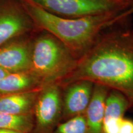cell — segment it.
I'll list each match as a JSON object with an SVG mask.
<instances>
[{
	"mask_svg": "<svg viewBox=\"0 0 133 133\" xmlns=\"http://www.w3.org/2000/svg\"><path fill=\"white\" fill-rule=\"evenodd\" d=\"M102 33L78 59L71 73L57 84L61 88L87 80L122 93L133 107V29Z\"/></svg>",
	"mask_w": 133,
	"mask_h": 133,
	"instance_id": "obj_1",
	"label": "cell"
},
{
	"mask_svg": "<svg viewBox=\"0 0 133 133\" xmlns=\"http://www.w3.org/2000/svg\"><path fill=\"white\" fill-rule=\"evenodd\" d=\"M38 30L57 38L78 59L97 38L115 23L126 17L124 11L77 18L63 17L51 14L29 0H20Z\"/></svg>",
	"mask_w": 133,
	"mask_h": 133,
	"instance_id": "obj_2",
	"label": "cell"
},
{
	"mask_svg": "<svg viewBox=\"0 0 133 133\" xmlns=\"http://www.w3.org/2000/svg\"><path fill=\"white\" fill-rule=\"evenodd\" d=\"M78 59L57 38L38 30L33 38L30 72L43 86L59 83L73 71Z\"/></svg>",
	"mask_w": 133,
	"mask_h": 133,
	"instance_id": "obj_3",
	"label": "cell"
},
{
	"mask_svg": "<svg viewBox=\"0 0 133 133\" xmlns=\"http://www.w3.org/2000/svg\"><path fill=\"white\" fill-rule=\"evenodd\" d=\"M51 14L69 18L83 17L123 11L130 0H29Z\"/></svg>",
	"mask_w": 133,
	"mask_h": 133,
	"instance_id": "obj_4",
	"label": "cell"
},
{
	"mask_svg": "<svg viewBox=\"0 0 133 133\" xmlns=\"http://www.w3.org/2000/svg\"><path fill=\"white\" fill-rule=\"evenodd\" d=\"M62 88L50 83L41 88L33 111V126L30 133H53L62 121Z\"/></svg>",
	"mask_w": 133,
	"mask_h": 133,
	"instance_id": "obj_5",
	"label": "cell"
},
{
	"mask_svg": "<svg viewBox=\"0 0 133 133\" xmlns=\"http://www.w3.org/2000/svg\"><path fill=\"white\" fill-rule=\"evenodd\" d=\"M38 30L20 0H0V47Z\"/></svg>",
	"mask_w": 133,
	"mask_h": 133,
	"instance_id": "obj_6",
	"label": "cell"
},
{
	"mask_svg": "<svg viewBox=\"0 0 133 133\" xmlns=\"http://www.w3.org/2000/svg\"><path fill=\"white\" fill-rule=\"evenodd\" d=\"M36 31L16 38L1 46L0 67L8 73L29 71L33 40Z\"/></svg>",
	"mask_w": 133,
	"mask_h": 133,
	"instance_id": "obj_7",
	"label": "cell"
},
{
	"mask_svg": "<svg viewBox=\"0 0 133 133\" xmlns=\"http://www.w3.org/2000/svg\"><path fill=\"white\" fill-rule=\"evenodd\" d=\"M94 83L87 80L75 81L62 88L61 123L84 115L92 97Z\"/></svg>",
	"mask_w": 133,
	"mask_h": 133,
	"instance_id": "obj_8",
	"label": "cell"
},
{
	"mask_svg": "<svg viewBox=\"0 0 133 133\" xmlns=\"http://www.w3.org/2000/svg\"><path fill=\"white\" fill-rule=\"evenodd\" d=\"M110 89L94 84L92 97L84 113L88 133H103L105 101Z\"/></svg>",
	"mask_w": 133,
	"mask_h": 133,
	"instance_id": "obj_9",
	"label": "cell"
},
{
	"mask_svg": "<svg viewBox=\"0 0 133 133\" xmlns=\"http://www.w3.org/2000/svg\"><path fill=\"white\" fill-rule=\"evenodd\" d=\"M130 108V103L122 93L110 89L105 101L103 133H118L119 124Z\"/></svg>",
	"mask_w": 133,
	"mask_h": 133,
	"instance_id": "obj_10",
	"label": "cell"
},
{
	"mask_svg": "<svg viewBox=\"0 0 133 133\" xmlns=\"http://www.w3.org/2000/svg\"><path fill=\"white\" fill-rule=\"evenodd\" d=\"M42 83L30 71L9 73L0 79V96L39 90Z\"/></svg>",
	"mask_w": 133,
	"mask_h": 133,
	"instance_id": "obj_11",
	"label": "cell"
},
{
	"mask_svg": "<svg viewBox=\"0 0 133 133\" xmlns=\"http://www.w3.org/2000/svg\"><path fill=\"white\" fill-rule=\"evenodd\" d=\"M41 89L0 96V112L14 115L33 114Z\"/></svg>",
	"mask_w": 133,
	"mask_h": 133,
	"instance_id": "obj_12",
	"label": "cell"
},
{
	"mask_svg": "<svg viewBox=\"0 0 133 133\" xmlns=\"http://www.w3.org/2000/svg\"><path fill=\"white\" fill-rule=\"evenodd\" d=\"M33 114L14 115L0 112V129L30 133L33 126Z\"/></svg>",
	"mask_w": 133,
	"mask_h": 133,
	"instance_id": "obj_13",
	"label": "cell"
},
{
	"mask_svg": "<svg viewBox=\"0 0 133 133\" xmlns=\"http://www.w3.org/2000/svg\"><path fill=\"white\" fill-rule=\"evenodd\" d=\"M53 133H88L84 115L61 123Z\"/></svg>",
	"mask_w": 133,
	"mask_h": 133,
	"instance_id": "obj_14",
	"label": "cell"
},
{
	"mask_svg": "<svg viewBox=\"0 0 133 133\" xmlns=\"http://www.w3.org/2000/svg\"><path fill=\"white\" fill-rule=\"evenodd\" d=\"M118 133H133V120L123 118L119 124Z\"/></svg>",
	"mask_w": 133,
	"mask_h": 133,
	"instance_id": "obj_15",
	"label": "cell"
},
{
	"mask_svg": "<svg viewBox=\"0 0 133 133\" xmlns=\"http://www.w3.org/2000/svg\"><path fill=\"white\" fill-rule=\"evenodd\" d=\"M132 14H133V5H132L131 7H129L128 9L125 10L123 13L124 17L126 18H127L128 17H129V16H131V15Z\"/></svg>",
	"mask_w": 133,
	"mask_h": 133,
	"instance_id": "obj_16",
	"label": "cell"
},
{
	"mask_svg": "<svg viewBox=\"0 0 133 133\" xmlns=\"http://www.w3.org/2000/svg\"><path fill=\"white\" fill-rule=\"evenodd\" d=\"M9 74L8 71H6V70H4V69H3L2 68L0 67V79H1L4 76H6L7 75Z\"/></svg>",
	"mask_w": 133,
	"mask_h": 133,
	"instance_id": "obj_17",
	"label": "cell"
},
{
	"mask_svg": "<svg viewBox=\"0 0 133 133\" xmlns=\"http://www.w3.org/2000/svg\"><path fill=\"white\" fill-rule=\"evenodd\" d=\"M0 133H23L18 131H12V130H8V129H0Z\"/></svg>",
	"mask_w": 133,
	"mask_h": 133,
	"instance_id": "obj_18",
	"label": "cell"
},
{
	"mask_svg": "<svg viewBox=\"0 0 133 133\" xmlns=\"http://www.w3.org/2000/svg\"><path fill=\"white\" fill-rule=\"evenodd\" d=\"M130 1H132V2H133V0H130Z\"/></svg>",
	"mask_w": 133,
	"mask_h": 133,
	"instance_id": "obj_19",
	"label": "cell"
}]
</instances>
